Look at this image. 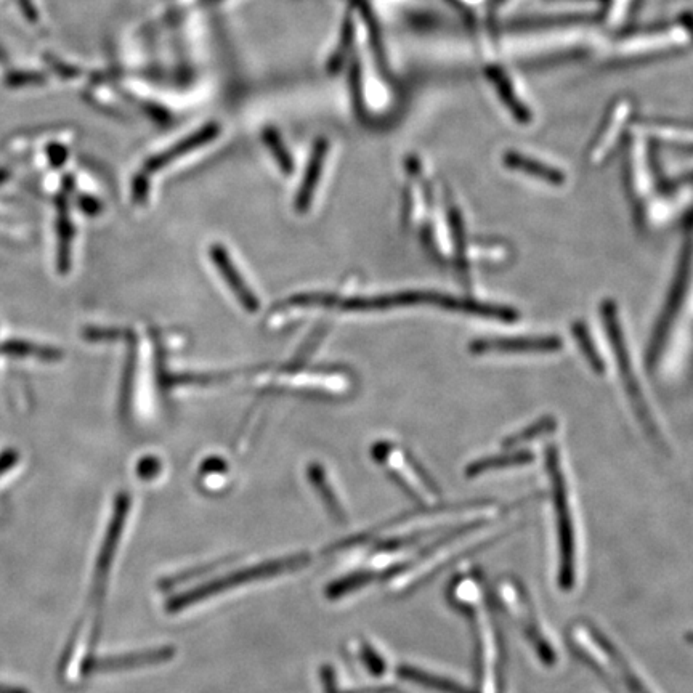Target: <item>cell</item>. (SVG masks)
I'll list each match as a JSON object with an SVG mask.
<instances>
[{
  "instance_id": "6da1fadb",
  "label": "cell",
  "mask_w": 693,
  "mask_h": 693,
  "mask_svg": "<svg viewBox=\"0 0 693 693\" xmlns=\"http://www.w3.org/2000/svg\"><path fill=\"white\" fill-rule=\"evenodd\" d=\"M568 639L576 657H580L616 692L655 693L636 666L625 657V653L620 652L596 626L586 621H576L568 631Z\"/></svg>"
},
{
  "instance_id": "7a4b0ae2",
  "label": "cell",
  "mask_w": 693,
  "mask_h": 693,
  "mask_svg": "<svg viewBox=\"0 0 693 693\" xmlns=\"http://www.w3.org/2000/svg\"><path fill=\"white\" fill-rule=\"evenodd\" d=\"M498 596L503 600L507 615L519 628L523 639L527 641L525 644L530 645L531 652L535 653L539 663L546 666L556 665L559 653L554 639L549 634L548 626L541 620L535 602L531 600L530 594L522 584L511 578L499 581Z\"/></svg>"
},
{
  "instance_id": "3957f363",
  "label": "cell",
  "mask_w": 693,
  "mask_h": 693,
  "mask_svg": "<svg viewBox=\"0 0 693 693\" xmlns=\"http://www.w3.org/2000/svg\"><path fill=\"white\" fill-rule=\"evenodd\" d=\"M310 560L312 559L307 554H297V556L267 560L264 564L254 565V567L241 568V570H236V572L207 581V583L196 586V588L190 589V591L177 594V596L172 597L167 602L166 610L171 613L180 612V610H185V608L191 607V605L198 604L201 600L217 596V594L238 588V586H243V584L267 580V578L283 575V573L296 572L300 568L307 567L310 564Z\"/></svg>"
},
{
  "instance_id": "277c9868",
  "label": "cell",
  "mask_w": 693,
  "mask_h": 693,
  "mask_svg": "<svg viewBox=\"0 0 693 693\" xmlns=\"http://www.w3.org/2000/svg\"><path fill=\"white\" fill-rule=\"evenodd\" d=\"M634 102L629 97H618L612 105L608 106L602 124H600L597 134L592 138L589 146V163H604L610 156L621 135L625 132L626 126L633 118Z\"/></svg>"
},
{
  "instance_id": "5b68a950",
  "label": "cell",
  "mask_w": 693,
  "mask_h": 693,
  "mask_svg": "<svg viewBox=\"0 0 693 693\" xmlns=\"http://www.w3.org/2000/svg\"><path fill=\"white\" fill-rule=\"evenodd\" d=\"M130 509V498L127 495H121L118 498V503L114 507L113 519H111L110 528L106 533L105 543H103L102 552L98 557L97 570H95L94 594L97 599H102L105 594V584L108 580L111 564H113L114 552L118 548L119 539H121L122 528L126 523L127 514Z\"/></svg>"
},
{
  "instance_id": "8992f818",
  "label": "cell",
  "mask_w": 693,
  "mask_h": 693,
  "mask_svg": "<svg viewBox=\"0 0 693 693\" xmlns=\"http://www.w3.org/2000/svg\"><path fill=\"white\" fill-rule=\"evenodd\" d=\"M684 42L679 28H655L652 31H641L634 36L623 37L616 50L623 55H642L647 52L677 47Z\"/></svg>"
},
{
  "instance_id": "52a82bcc",
  "label": "cell",
  "mask_w": 693,
  "mask_h": 693,
  "mask_svg": "<svg viewBox=\"0 0 693 693\" xmlns=\"http://www.w3.org/2000/svg\"><path fill=\"white\" fill-rule=\"evenodd\" d=\"M175 649L171 645L156 649L121 655V657L100 658L90 663V671H124V669L142 668V666L159 665L174 658Z\"/></svg>"
},
{
  "instance_id": "ba28073f",
  "label": "cell",
  "mask_w": 693,
  "mask_h": 693,
  "mask_svg": "<svg viewBox=\"0 0 693 693\" xmlns=\"http://www.w3.org/2000/svg\"><path fill=\"white\" fill-rule=\"evenodd\" d=\"M211 257L214 260L215 267L219 268L223 278L227 281L228 286L233 289L235 296L240 300L248 312L254 313L259 310V300L254 296V292L249 289L243 276L238 272V268L231 262L228 252L222 246H214L211 249Z\"/></svg>"
},
{
  "instance_id": "9c48e42d",
  "label": "cell",
  "mask_w": 693,
  "mask_h": 693,
  "mask_svg": "<svg viewBox=\"0 0 693 693\" xmlns=\"http://www.w3.org/2000/svg\"><path fill=\"white\" fill-rule=\"evenodd\" d=\"M485 73H487L488 81L495 87L496 94L501 98V102L504 103L509 113L512 114V118L520 122V124H530L531 119H533L530 108L522 102V98L517 94V90H515L514 84L507 76L506 71L503 68H498V66H488Z\"/></svg>"
},
{
  "instance_id": "30bf717a",
  "label": "cell",
  "mask_w": 693,
  "mask_h": 693,
  "mask_svg": "<svg viewBox=\"0 0 693 693\" xmlns=\"http://www.w3.org/2000/svg\"><path fill=\"white\" fill-rule=\"evenodd\" d=\"M504 164L509 169L523 172V174L531 175L536 179H541L543 182L551 183V185H564L565 175L554 166L539 161V159L530 158L519 151H507L504 154Z\"/></svg>"
},
{
  "instance_id": "8fae6325",
  "label": "cell",
  "mask_w": 693,
  "mask_h": 693,
  "mask_svg": "<svg viewBox=\"0 0 693 693\" xmlns=\"http://www.w3.org/2000/svg\"><path fill=\"white\" fill-rule=\"evenodd\" d=\"M308 479L313 483L315 490L318 491V495L321 496V501L325 503L326 509H328L331 517L336 519L337 522H345L344 509H342L339 498H337L333 488L329 485L323 467L318 466V464H312L310 469H308Z\"/></svg>"
},
{
  "instance_id": "7c38bea8",
  "label": "cell",
  "mask_w": 693,
  "mask_h": 693,
  "mask_svg": "<svg viewBox=\"0 0 693 693\" xmlns=\"http://www.w3.org/2000/svg\"><path fill=\"white\" fill-rule=\"evenodd\" d=\"M374 580H376V572L361 570V572L352 573V575L344 576L341 580L329 584L326 594H328L329 599H339V597L347 596L357 589L365 588Z\"/></svg>"
},
{
  "instance_id": "4fadbf2b",
  "label": "cell",
  "mask_w": 693,
  "mask_h": 693,
  "mask_svg": "<svg viewBox=\"0 0 693 693\" xmlns=\"http://www.w3.org/2000/svg\"><path fill=\"white\" fill-rule=\"evenodd\" d=\"M323 158H325V150L321 148V151H317L312 159V166L308 169L307 177H305L304 185L300 188L299 199H297V207L300 211L307 209V204L310 203V198H312L313 190H315V185H317V177L320 174V167L323 166Z\"/></svg>"
},
{
  "instance_id": "5bb4252c",
  "label": "cell",
  "mask_w": 693,
  "mask_h": 693,
  "mask_svg": "<svg viewBox=\"0 0 693 693\" xmlns=\"http://www.w3.org/2000/svg\"><path fill=\"white\" fill-rule=\"evenodd\" d=\"M361 660L365 663L369 673L374 674V676H382L385 673V669H387L385 661L382 660L381 655L371 645H361Z\"/></svg>"
},
{
  "instance_id": "9a60e30c",
  "label": "cell",
  "mask_w": 693,
  "mask_h": 693,
  "mask_svg": "<svg viewBox=\"0 0 693 693\" xmlns=\"http://www.w3.org/2000/svg\"><path fill=\"white\" fill-rule=\"evenodd\" d=\"M161 471V464L156 458H146L138 464V477L140 479H154Z\"/></svg>"
},
{
  "instance_id": "2e32d148",
  "label": "cell",
  "mask_w": 693,
  "mask_h": 693,
  "mask_svg": "<svg viewBox=\"0 0 693 693\" xmlns=\"http://www.w3.org/2000/svg\"><path fill=\"white\" fill-rule=\"evenodd\" d=\"M321 682H323V687H325L326 693H342L339 690V685L336 682V673L331 666H323L320 671Z\"/></svg>"
},
{
  "instance_id": "e0dca14e",
  "label": "cell",
  "mask_w": 693,
  "mask_h": 693,
  "mask_svg": "<svg viewBox=\"0 0 693 693\" xmlns=\"http://www.w3.org/2000/svg\"><path fill=\"white\" fill-rule=\"evenodd\" d=\"M512 2H514V0H491V7H493L495 12H498V10L504 9V7L512 4Z\"/></svg>"
},
{
  "instance_id": "ac0fdd59",
  "label": "cell",
  "mask_w": 693,
  "mask_h": 693,
  "mask_svg": "<svg viewBox=\"0 0 693 693\" xmlns=\"http://www.w3.org/2000/svg\"><path fill=\"white\" fill-rule=\"evenodd\" d=\"M548 2H588V4H607L608 0H548Z\"/></svg>"
},
{
  "instance_id": "d6986e66",
  "label": "cell",
  "mask_w": 693,
  "mask_h": 693,
  "mask_svg": "<svg viewBox=\"0 0 693 693\" xmlns=\"http://www.w3.org/2000/svg\"><path fill=\"white\" fill-rule=\"evenodd\" d=\"M0 693H26L25 690L15 689V687H9V685L0 684Z\"/></svg>"
}]
</instances>
